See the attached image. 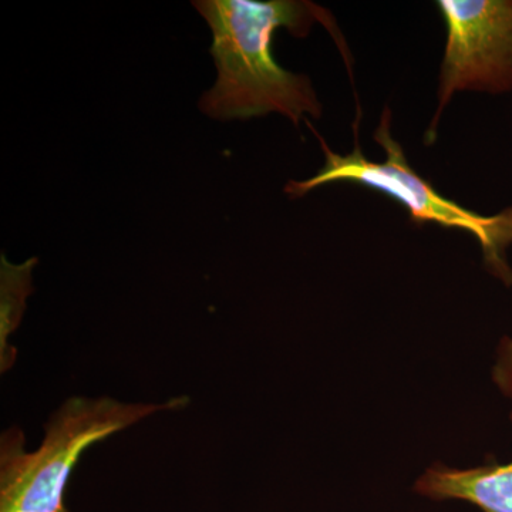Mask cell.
<instances>
[{
  "label": "cell",
  "instance_id": "cell-1",
  "mask_svg": "<svg viewBox=\"0 0 512 512\" xmlns=\"http://www.w3.org/2000/svg\"><path fill=\"white\" fill-rule=\"evenodd\" d=\"M212 32L215 86L202 94L200 110L214 120H249L269 113L298 126L320 119L322 104L311 79L282 69L272 56L276 30L306 37L315 22L328 28L349 64V49L329 10L306 0H194Z\"/></svg>",
  "mask_w": 512,
  "mask_h": 512
},
{
  "label": "cell",
  "instance_id": "cell-2",
  "mask_svg": "<svg viewBox=\"0 0 512 512\" xmlns=\"http://www.w3.org/2000/svg\"><path fill=\"white\" fill-rule=\"evenodd\" d=\"M188 403L185 396L161 404L72 397L50 417L42 446L29 453L19 427L5 431L0 441V512H69L64 503L67 483L87 448L151 414L183 409Z\"/></svg>",
  "mask_w": 512,
  "mask_h": 512
},
{
  "label": "cell",
  "instance_id": "cell-3",
  "mask_svg": "<svg viewBox=\"0 0 512 512\" xmlns=\"http://www.w3.org/2000/svg\"><path fill=\"white\" fill-rule=\"evenodd\" d=\"M325 153V165L315 177L306 181H289L285 192L292 198H301L309 191L322 185L350 181L383 192L400 202L409 211L414 224L434 222L444 228H457L476 237L484 255V264L491 274L505 285H512V271L505 261V249L512 244V207L493 217H484L458 205L457 202L441 197L439 192L413 170L407 161L402 146L392 136V113L384 109L382 120L373 138L386 153L383 163L367 160L359 146V117L355 126V148L352 153L342 156L330 150L318 131L305 121Z\"/></svg>",
  "mask_w": 512,
  "mask_h": 512
},
{
  "label": "cell",
  "instance_id": "cell-4",
  "mask_svg": "<svg viewBox=\"0 0 512 512\" xmlns=\"http://www.w3.org/2000/svg\"><path fill=\"white\" fill-rule=\"evenodd\" d=\"M447 26L439 107L426 144H433L443 110L457 92L512 90V0H440Z\"/></svg>",
  "mask_w": 512,
  "mask_h": 512
},
{
  "label": "cell",
  "instance_id": "cell-5",
  "mask_svg": "<svg viewBox=\"0 0 512 512\" xmlns=\"http://www.w3.org/2000/svg\"><path fill=\"white\" fill-rule=\"evenodd\" d=\"M414 493L434 501H466L483 512H512V461L467 470L436 463L416 481Z\"/></svg>",
  "mask_w": 512,
  "mask_h": 512
},
{
  "label": "cell",
  "instance_id": "cell-6",
  "mask_svg": "<svg viewBox=\"0 0 512 512\" xmlns=\"http://www.w3.org/2000/svg\"><path fill=\"white\" fill-rule=\"evenodd\" d=\"M37 264V258L29 259L25 264H10L2 256V316H0V340L2 350L10 333L18 328L26 299L32 293V271Z\"/></svg>",
  "mask_w": 512,
  "mask_h": 512
},
{
  "label": "cell",
  "instance_id": "cell-7",
  "mask_svg": "<svg viewBox=\"0 0 512 512\" xmlns=\"http://www.w3.org/2000/svg\"><path fill=\"white\" fill-rule=\"evenodd\" d=\"M494 383L504 396L512 399V340L504 338L498 348V360L493 370Z\"/></svg>",
  "mask_w": 512,
  "mask_h": 512
}]
</instances>
